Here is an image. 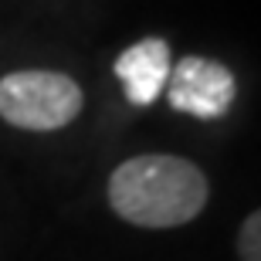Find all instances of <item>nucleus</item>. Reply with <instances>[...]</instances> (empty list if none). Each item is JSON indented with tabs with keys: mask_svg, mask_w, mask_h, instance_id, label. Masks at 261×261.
I'll list each match as a JSON object with an SVG mask.
<instances>
[{
	"mask_svg": "<svg viewBox=\"0 0 261 261\" xmlns=\"http://www.w3.org/2000/svg\"><path fill=\"white\" fill-rule=\"evenodd\" d=\"M106 197L119 221L143 231H170L200 217L211 200V184L187 156L139 153L109 173Z\"/></svg>",
	"mask_w": 261,
	"mask_h": 261,
	"instance_id": "nucleus-1",
	"label": "nucleus"
},
{
	"mask_svg": "<svg viewBox=\"0 0 261 261\" xmlns=\"http://www.w3.org/2000/svg\"><path fill=\"white\" fill-rule=\"evenodd\" d=\"M85 92L71 75L48 68L7 71L0 78V119L24 133H55L75 122Z\"/></svg>",
	"mask_w": 261,
	"mask_h": 261,
	"instance_id": "nucleus-2",
	"label": "nucleus"
},
{
	"mask_svg": "<svg viewBox=\"0 0 261 261\" xmlns=\"http://www.w3.org/2000/svg\"><path fill=\"white\" fill-rule=\"evenodd\" d=\"M238 82L231 68L203 55H187L176 65H170L166 78V98L176 112L197 119H224L234 106Z\"/></svg>",
	"mask_w": 261,
	"mask_h": 261,
	"instance_id": "nucleus-3",
	"label": "nucleus"
},
{
	"mask_svg": "<svg viewBox=\"0 0 261 261\" xmlns=\"http://www.w3.org/2000/svg\"><path fill=\"white\" fill-rule=\"evenodd\" d=\"M170 44L163 38H143L116 58V75L133 106H153L170 78Z\"/></svg>",
	"mask_w": 261,
	"mask_h": 261,
	"instance_id": "nucleus-4",
	"label": "nucleus"
},
{
	"mask_svg": "<svg viewBox=\"0 0 261 261\" xmlns=\"http://www.w3.org/2000/svg\"><path fill=\"white\" fill-rule=\"evenodd\" d=\"M238 258L261 261V214L258 211H251L238 227Z\"/></svg>",
	"mask_w": 261,
	"mask_h": 261,
	"instance_id": "nucleus-5",
	"label": "nucleus"
}]
</instances>
